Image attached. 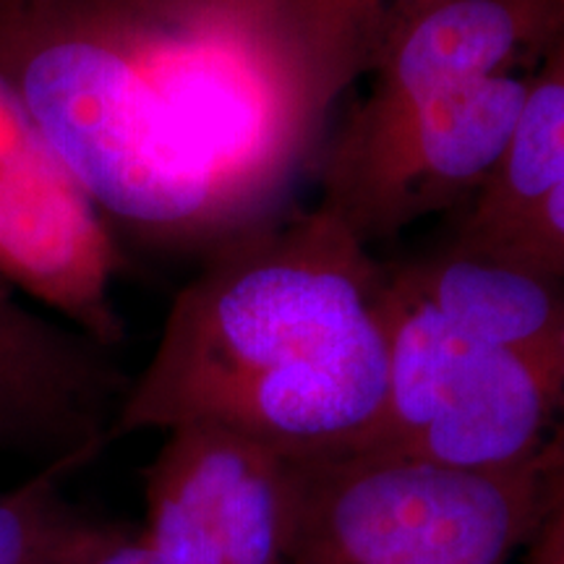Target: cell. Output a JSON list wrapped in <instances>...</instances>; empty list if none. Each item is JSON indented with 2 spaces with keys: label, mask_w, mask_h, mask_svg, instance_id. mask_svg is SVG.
I'll use <instances>...</instances> for the list:
<instances>
[{
  "label": "cell",
  "mask_w": 564,
  "mask_h": 564,
  "mask_svg": "<svg viewBox=\"0 0 564 564\" xmlns=\"http://www.w3.org/2000/svg\"><path fill=\"white\" fill-rule=\"evenodd\" d=\"M348 447L457 468L546 460L564 453V373L455 327L392 272L384 405Z\"/></svg>",
  "instance_id": "277c9868"
},
{
  "label": "cell",
  "mask_w": 564,
  "mask_h": 564,
  "mask_svg": "<svg viewBox=\"0 0 564 564\" xmlns=\"http://www.w3.org/2000/svg\"><path fill=\"white\" fill-rule=\"evenodd\" d=\"M121 270L108 220L0 68V282L112 350Z\"/></svg>",
  "instance_id": "8992f818"
},
{
  "label": "cell",
  "mask_w": 564,
  "mask_h": 564,
  "mask_svg": "<svg viewBox=\"0 0 564 564\" xmlns=\"http://www.w3.org/2000/svg\"><path fill=\"white\" fill-rule=\"evenodd\" d=\"M419 0H280L267 40L319 133L337 97L369 76L394 26Z\"/></svg>",
  "instance_id": "7c38bea8"
},
{
  "label": "cell",
  "mask_w": 564,
  "mask_h": 564,
  "mask_svg": "<svg viewBox=\"0 0 564 564\" xmlns=\"http://www.w3.org/2000/svg\"><path fill=\"white\" fill-rule=\"evenodd\" d=\"M82 564H158V560H154L147 541L141 539V533L129 531L123 539H118L116 544L102 549L100 554H95L91 560Z\"/></svg>",
  "instance_id": "e0dca14e"
},
{
  "label": "cell",
  "mask_w": 564,
  "mask_h": 564,
  "mask_svg": "<svg viewBox=\"0 0 564 564\" xmlns=\"http://www.w3.org/2000/svg\"><path fill=\"white\" fill-rule=\"evenodd\" d=\"M525 564H564V499L525 546Z\"/></svg>",
  "instance_id": "2e32d148"
},
{
  "label": "cell",
  "mask_w": 564,
  "mask_h": 564,
  "mask_svg": "<svg viewBox=\"0 0 564 564\" xmlns=\"http://www.w3.org/2000/svg\"><path fill=\"white\" fill-rule=\"evenodd\" d=\"M528 79L499 76L377 121L348 118L324 152L319 207L369 249L463 209L502 158Z\"/></svg>",
  "instance_id": "5b68a950"
},
{
  "label": "cell",
  "mask_w": 564,
  "mask_h": 564,
  "mask_svg": "<svg viewBox=\"0 0 564 564\" xmlns=\"http://www.w3.org/2000/svg\"><path fill=\"white\" fill-rule=\"evenodd\" d=\"M494 262H507L564 280V181L554 188L533 223L499 257H494Z\"/></svg>",
  "instance_id": "9a60e30c"
},
{
  "label": "cell",
  "mask_w": 564,
  "mask_h": 564,
  "mask_svg": "<svg viewBox=\"0 0 564 564\" xmlns=\"http://www.w3.org/2000/svg\"><path fill=\"white\" fill-rule=\"evenodd\" d=\"M564 32V0H419L371 68V89L350 112L377 121L474 84L520 76Z\"/></svg>",
  "instance_id": "ba28073f"
},
{
  "label": "cell",
  "mask_w": 564,
  "mask_h": 564,
  "mask_svg": "<svg viewBox=\"0 0 564 564\" xmlns=\"http://www.w3.org/2000/svg\"><path fill=\"white\" fill-rule=\"evenodd\" d=\"M129 387L110 348L0 282V449L89 463L112 442Z\"/></svg>",
  "instance_id": "52a82bcc"
},
{
  "label": "cell",
  "mask_w": 564,
  "mask_h": 564,
  "mask_svg": "<svg viewBox=\"0 0 564 564\" xmlns=\"http://www.w3.org/2000/svg\"><path fill=\"white\" fill-rule=\"evenodd\" d=\"M288 564H507L564 499V453L457 468L382 449L288 453Z\"/></svg>",
  "instance_id": "3957f363"
},
{
  "label": "cell",
  "mask_w": 564,
  "mask_h": 564,
  "mask_svg": "<svg viewBox=\"0 0 564 564\" xmlns=\"http://www.w3.org/2000/svg\"><path fill=\"white\" fill-rule=\"evenodd\" d=\"M84 465H42L30 481L0 491V564H82L129 533L66 499L63 481Z\"/></svg>",
  "instance_id": "4fadbf2b"
},
{
  "label": "cell",
  "mask_w": 564,
  "mask_h": 564,
  "mask_svg": "<svg viewBox=\"0 0 564 564\" xmlns=\"http://www.w3.org/2000/svg\"><path fill=\"white\" fill-rule=\"evenodd\" d=\"M390 264L327 209L278 212L175 293L110 440L212 423L285 453L348 447L390 377Z\"/></svg>",
  "instance_id": "7a4b0ae2"
},
{
  "label": "cell",
  "mask_w": 564,
  "mask_h": 564,
  "mask_svg": "<svg viewBox=\"0 0 564 564\" xmlns=\"http://www.w3.org/2000/svg\"><path fill=\"white\" fill-rule=\"evenodd\" d=\"M141 539L158 564H228L202 514L152 470H147V525Z\"/></svg>",
  "instance_id": "5bb4252c"
},
{
  "label": "cell",
  "mask_w": 564,
  "mask_h": 564,
  "mask_svg": "<svg viewBox=\"0 0 564 564\" xmlns=\"http://www.w3.org/2000/svg\"><path fill=\"white\" fill-rule=\"evenodd\" d=\"M147 470L202 514L228 564H288V453L212 423L165 432Z\"/></svg>",
  "instance_id": "9c48e42d"
},
{
  "label": "cell",
  "mask_w": 564,
  "mask_h": 564,
  "mask_svg": "<svg viewBox=\"0 0 564 564\" xmlns=\"http://www.w3.org/2000/svg\"><path fill=\"white\" fill-rule=\"evenodd\" d=\"M392 272L455 327L564 373V280L453 249Z\"/></svg>",
  "instance_id": "30bf717a"
},
{
  "label": "cell",
  "mask_w": 564,
  "mask_h": 564,
  "mask_svg": "<svg viewBox=\"0 0 564 564\" xmlns=\"http://www.w3.org/2000/svg\"><path fill=\"white\" fill-rule=\"evenodd\" d=\"M0 68L112 228L207 253L278 215L319 133L212 0H0Z\"/></svg>",
  "instance_id": "6da1fadb"
},
{
  "label": "cell",
  "mask_w": 564,
  "mask_h": 564,
  "mask_svg": "<svg viewBox=\"0 0 564 564\" xmlns=\"http://www.w3.org/2000/svg\"><path fill=\"white\" fill-rule=\"evenodd\" d=\"M564 181V32L528 79L525 102L502 158L460 209L447 249L499 257Z\"/></svg>",
  "instance_id": "8fae6325"
},
{
  "label": "cell",
  "mask_w": 564,
  "mask_h": 564,
  "mask_svg": "<svg viewBox=\"0 0 564 564\" xmlns=\"http://www.w3.org/2000/svg\"><path fill=\"white\" fill-rule=\"evenodd\" d=\"M212 3H215L217 9L228 11L230 17L246 21V24H251L253 30H259L264 34L267 21H270L274 9H278L280 0H212Z\"/></svg>",
  "instance_id": "ac0fdd59"
}]
</instances>
